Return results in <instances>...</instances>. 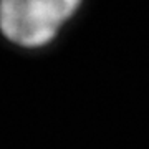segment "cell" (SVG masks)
Returning <instances> with one entry per match:
<instances>
[{
    "mask_svg": "<svg viewBox=\"0 0 149 149\" xmlns=\"http://www.w3.org/2000/svg\"><path fill=\"white\" fill-rule=\"evenodd\" d=\"M76 7V0H5L0 3V28L18 45L40 47L55 37Z\"/></svg>",
    "mask_w": 149,
    "mask_h": 149,
    "instance_id": "1",
    "label": "cell"
}]
</instances>
